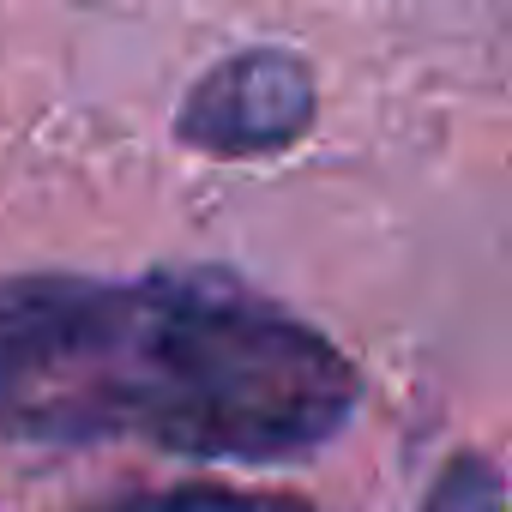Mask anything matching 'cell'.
<instances>
[{"label": "cell", "instance_id": "obj_1", "mask_svg": "<svg viewBox=\"0 0 512 512\" xmlns=\"http://www.w3.org/2000/svg\"><path fill=\"white\" fill-rule=\"evenodd\" d=\"M356 404L350 356L229 272L0 278V440L296 464Z\"/></svg>", "mask_w": 512, "mask_h": 512}, {"label": "cell", "instance_id": "obj_2", "mask_svg": "<svg viewBox=\"0 0 512 512\" xmlns=\"http://www.w3.org/2000/svg\"><path fill=\"white\" fill-rule=\"evenodd\" d=\"M320 91L302 55L284 49H235L217 67H205L181 109H175V139L199 157H278L314 127Z\"/></svg>", "mask_w": 512, "mask_h": 512}, {"label": "cell", "instance_id": "obj_3", "mask_svg": "<svg viewBox=\"0 0 512 512\" xmlns=\"http://www.w3.org/2000/svg\"><path fill=\"white\" fill-rule=\"evenodd\" d=\"M91 512H326L320 500L302 494H253V488H223V482H181V488H151L127 494Z\"/></svg>", "mask_w": 512, "mask_h": 512}, {"label": "cell", "instance_id": "obj_4", "mask_svg": "<svg viewBox=\"0 0 512 512\" xmlns=\"http://www.w3.org/2000/svg\"><path fill=\"white\" fill-rule=\"evenodd\" d=\"M422 512H506V470L488 452H452Z\"/></svg>", "mask_w": 512, "mask_h": 512}]
</instances>
